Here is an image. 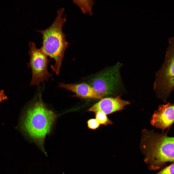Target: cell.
<instances>
[{"label": "cell", "instance_id": "6da1fadb", "mask_svg": "<svg viewBox=\"0 0 174 174\" xmlns=\"http://www.w3.org/2000/svg\"><path fill=\"white\" fill-rule=\"evenodd\" d=\"M59 115L49 108L39 90L24 111L19 125L20 130L47 156L44 147L47 135L52 131Z\"/></svg>", "mask_w": 174, "mask_h": 174}, {"label": "cell", "instance_id": "7a4b0ae2", "mask_svg": "<svg viewBox=\"0 0 174 174\" xmlns=\"http://www.w3.org/2000/svg\"><path fill=\"white\" fill-rule=\"evenodd\" d=\"M140 148L149 170L160 169L166 163L174 161V137L166 133L143 130Z\"/></svg>", "mask_w": 174, "mask_h": 174}, {"label": "cell", "instance_id": "3957f363", "mask_svg": "<svg viewBox=\"0 0 174 174\" xmlns=\"http://www.w3.org/2000/svg\"><path fill=\"white\" fill-rule=\"evenodd\" d=\"M64 11L63 8L57 10L56 19L49 27L42 30H36L42 35V45L40 49L55 60V64L51 65V68L57 75L59 73L65 52L69 45L62 29L66 20V15L63 16Z\"/></svg>", "mask_w": 174, "mask_h": 174}, {"label": "cell", "instance_id": "277c9868", "mask_svg": "<svg viewBox=\"0 0 174 174\" xmlns=\"http://www.w3.org/2000/svg\"><path fill=\"white\" fill-rule=\"evenodd\" d=\"M154 89L165 102L174 91V36L168 39L164 61L155 73Z\"/></svg>", "mask_w": 174, "mask_h": 174}, {"label": "cell", "instance_id": "5b68a950", "mask_svg": "<svg viewBox=\"0 0 174 174\" xmlns=\"http://www.w3.org/2000/svg\"><path fill=\"white\" fill-rule=\"evenodd\" d=\"M122 64L117 63L113 66L90 79L88 83L103 97L120 94L126 90L120 73Z\"/></svg>", "mask_w": 174, "mask_h": 174}, {"label": "cell", "instance_id": "8992f818", "mask_svg": "<svg viewBox=\"0 0 174 174\" xmlns=\"http://www.w3.org/2000/svg\"><path fill=\"white\" fill-rule=\"evenodd\" d=\"M29 49L28 53L30 58L27 64L32 70V76L30 84L31 85L33 86L47 81L52 74L47 70L49 61L47 56L37 48L34 42H29Z\"/></svg>", "mask_w": 174, "mask_h": 174}, {"label": "cell", "instance_id": "52a82bcc", "mask_svg": "<svg viewBox=\"0 0 174 174\" xmlns=\"http://www.w3.org/2000/svg\"><path fill=\"white\" fill-rule=\"evenodd\" d=\"M174 122V104L169 102L160 105L151 120L153 126L162 130L170 127Z\"/></svg>", "mask_w": 174, "mask_h": 174}, {"label": "cell", "instance_id": "ba28073f", "mask_svg": "<svg viewBox=\"0 0 174 174\" xmlns=\"http://www.w3.org/2000/svg\"><path fill=\"white\" fill-rule=\"evenodd\" d=\"M130 103L129 101L121 99V96L115 98L107 97L101 99L87 111L95 113L100 111L107 115L123 109L125 106Z\"/></svg>", "mask_w": 174, "mask_h": 174}, {"label": "cell", "instance_id": "9c48e42d", "mask_svg": "<svg viewBox=\"0 0 174 174\" xmlns=\"http://www.w3.org/2000/svg\"><path fill=\"white\" fill-rule=\"evenodd\" d=\"M58 87L66 89L75 94V96L80 98L88 99H102L103 97L98 94L94 88L87 83L79 84H66L60 83Z\"/></svg>", "mask_w": 174, "mask_h": 174}, {"label": "cell", "instance_id": "30bf717a", "mask_svg": "<svg viewBox=\"0 0 174 174\" xmlns=\"http://www.w3.org/2000/svg\"><path fill=\"white\" fill-rule=\"evenodd\" d=\"M72 2L79 7L83 13L89 16L93 14L92 8L95 4V2L93 0H73Z\"/></svg>", "mask_w": 174, "mask_h": 174}, {"label": "cell", "instance_id": "8fae6325", "mask_svg": "<svg viewBox=\"0 0 174 174\" xmlns=\"http://www.w3.org/2000/svg\"><path fill=\"white\" fill-rule=\"evenodd\" d=\"M95 113V119L100 124L107 126L112 124V121L109 119L105 114L100 111Z\"/></svg>", "mask_w": 174, "mask_h": 174}, {"label": "cell", "instance_id": "7c38bea8", "mask_svg": "<svg viewBox=\"0 0 174 174\" xmlns=\"http://www.w3.org/2000/svg\"><path fill=\"white\" fill-rule=\"evenodd\" d=\"M155 174H174V163Z\"/></svg>", "mask_w": 174, "mask_h": 174}, {"label": "cell", "instance_id": "4fadbf2b", "mask_svg": "<svg viewBox=\"0 0 174 174\" xmlns=\"http://www.w3.org/2000/svg\"><path fill=\"white\" fill-rule=\"evenodd\" d=\"M87 123L88 128L94 130L97 128L100 125L96 119L94 118L89 119Z\"/></svg>", "mask_w": 174, "mask_h": 174}, {"label": "cell", "instance_id": "5bb4252c", "mask_svg": "<svg viewBox=\"0 0 174 174\" xmlns=\"http://www.w3.org/2000/svg\"><path fill=\"white\" fill-rule=\"evenodd\" d=\"M7 96L5 94L3 90L0 91V103L2 101L7 99Z\"/></svg>", "mask_w": 174, "mask_h": 174}]
</instances>
